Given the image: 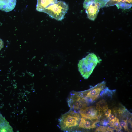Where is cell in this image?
<instances>
[{
    "mask_svg": "<svg viewBox=\"0 0 132 132\" xmlns=\"http://www.w3.org/2000/svg\"><path fill=\"white\" fill-rule=\"evenodd\" d=\"M122 127H123L125 130L128 131V123L127 120H123L120 122L119 129H122Z\"/></svg>",
    "mask_w": 132,
    "mask_h": 132,
    "instance_id": "obj_15",
    "label": "cell"
},
{
    "mask_svg": "<svg viewBox=\"0 0 132 132\" xmlns=\"http://www.w3.org/2000/svg\"><path fill=\"white\" fill-rule=\"evenodd\" d=\"M94 2H96L95 0H85L83 3L84 8L86 9L91 4Z\"/></svg>",
    "mask_w": 132,
    "mask_h": 132,
    "instance_id": "obj_17",
    "label": "cell"
},
{
    "mask_svg": "<svg viewBox=\"0 0 132 132\" xmlns=\"http://www.w3.org/2000/svg\"><path fill=\"white\" fill-rule=\"evenodd\" d=\"M96 108L102 115L105 113L108 109L107 104L103 99L100 100L96 103Z\"/></svg>",
    "mask_w": 132,
    "mask_h": 132,
    "instance_id": "obj_12",
    "label": "cell"
},
{
    "mask_svg": "<svg viewBox=\"0 0 132 132\" xmlns=\"http://www.w3.org/2000/svg\"><path fill=\"white\" fill-rule=\"evenodd\" d=\"M79 111L83 117L92 120L96 123L99 121V119L102 115L94 106L86 107Z\"/></svg>",
    "mask_w": 132,
    "mask_h": 132,
    "instance_id": "obj_6",
    "label": "cell"
},
{
    "mask_svg": "<svg viewBox=\"0 0 132 132\" xmlns=\"http://www.w3.org/2000/svg\"><path fill=\"white\" fill-rule=\"evenodd\" d=\"M80 120L79 114L70 109L62 114L59 119L58 126L63 131L73 132L78 126Z\"/></svg>",
    "mask_w": 132,
    "mask_h": 132,
    "instance_id": "obj_1",
    "label": "cell"
},
{
    "mask_svg": "<svg viewBox=\"0 0 132 132\" xmlns=\"http://www.w3.org/2000/svg\"><path fill=\"white\" fill-rule=\"evenodd\" d=\"M78 124V127L85 129H90L96 127V123L91 119L82 117L80 120Z\"/></svg>",
    "mask_w": 132,
    "mask_h": 132,
    "instance_id": "obj_9",
    "label": "cell"
},
{
    "mask_svg": "<svg viewBox=\"0 0 132 132\" xmlns=\"http://www.w3.org/2000/svg\"><path fill=\"white\" fill-rule=\"evenodd\" d=\"M115 5L118 9H129L132 6L131 3H127L121 2H117Z\"/></svg>",
    "mask_w": 132,
    "mask_h": 132,
    "instance_id": "obj_13",
    "label": "cell"
},
{
    "mask_svg": "<svg viewBox=\"0 0 132 132\" xmlns=\"http://www.w3.org/2000/svg\"><path fill=\"white\" fill-rule=\"evenodd\" d=\"M110 0H95V1L99 4L100 8H101L105 7Z\"/></svg>",
    "mask_w": 132,
    "mask_h": 132,
    "instance_id": "obj_16",
    "label": "cell"
},
{
    "mask_svg": "<svg viewBox=\"0 0 132 132\" xmlns=\"http://www.w3.org/2000/svg\"><path fill=\"white\" fill-rule=\"evenodd\" d=\"M119 119L115 117L114 119L110 121L108 124L111 127L113 128H119Z\"/></svg>",
    "mask_w": 132,
    "mask_h": 132,
    "instance_id": "obj_14",
    "label": "cell"
},
{
    "mask_svg": "<svg viewBox=\"0 0 132 132\" xmlns=\"http://www.w3.org/2000/svg\"><path fill=\"white\" fill-rule=\"evenodd\" d=\"M12 132V129L1 114L0 113V132Z\"/></svg>",
    "mask_w": 132,
    "mask_h": 132,
    "instance_id": "obj_11",
    "label": "cell"
},
{
    "mask_svg": "<svg viewBox=\"0 0 132 132\" xmlns=\"http://www.w3.org/2000/svg\"><path fill=\"white\" fill-rule=\"evenodd\" d=\"M68 9V5L65 2L57 1L47 7L42 12L47 13L52 18L61 21L64 18Z\"/></svg>",
    "mask_w": 132,
    "mask_h": 132,
    "instance_id": "obj_3",
    "label": "cell"
},
{
    "mask_svg": "<svg viewBox=\"0 0 132 132\" xmlns=\"http://www.w3.org/2000/svg\"><path fill=\"white\" fill-rule=\"evenodd\" d=\"M57 1V0H37L36 10L38 11L42 12L47 7L54 4Z\"/></svg>",
    "mask_w": 132,
    "mask_h": 132,
    "instance_id": "obj_10",
    "label": "cell"
},
{
    "mask_svg": "<svg viewBox=\"0 0 132 132\" xmlns=\"http://www.w3.org/2000/svg\"><path fill=\"white\" fill-rule=\"evenodd\" d=\"M4 46V43L2 40L0 38V51Z\"/></svg>",
    "mask_w": 132,
    "mask_h": 132,
    "instance_id": "obj_19",
    "label": "cell"
},
{
    "mask_svg": "<svg viewBox=\"0 0 132 132\" xmlns=\"http://www.w3.org/2000/svg\"><path fill=\"white\" fill-rule=\"evenodd\" d=\"M108 127L103 126H100L96 129V132H108Z\"/></svg>",
    "mask_w": 132,
    "mask_h": 132,
    "instance_id": "obj_18",
    "label": "cell"
},
{
    "mask_svg": "<svg viewBox=\"0 0 132 132\" xmlns=\"http://www.w3.org/2000/svg\"><path fill=\"white\" fill-rule=\"evenodd\" d=\"M100 8L99 4L96 2L91 4L86 10L88 19L94 21L98 13Z\"/></svg>",
    "mask_w": 132,
    "mask_h": 132,
    "instance_id": "obj_7",
    "label": "cell"
},
{
    "mask_svg": "<svg viewBox=\"0 0 132 132\" xmlns=\"http://www.w3.org/2000/svg\"><path fill=\"white\" fill-rule=\"evenodd\" d=\"M99 61L97 55L93 53L89 54L79 61L78 64V70L85 79L89 77Z\"/></svg>",
    "mask_w": 132,
    "mask_h": 132,
    "instance_id": "obj_2",
    "label": "cell"
},
{
    "mask_svg": "<svg viewBox=\"0 0 132 132\" xmlns=\"http://www.w3.org/2000/svg\"><path fill=\"white\" fill-rule=\"evenodd\" d=\"M106 87V82L103 81L88 90L80 92L88 103L93 102L100 95L101 96L102 91Z\"/></svg>",
    "mask_w": 132,
    "mask_h": 132,
    "instance_id": "obj_5",
    "label": "cell"
},
{
    "mask_svg": "<svg viewBox=\"0 0 132 132\" xmlns=\"http://www.w3.org/2000/svg\"><path fill=\"white\" fill-rule=\"evenodd\" d=\"M17 0H0V10L8 12L15 8Z\"/></svg>",
    "mask_w": 132,
    "mask_h": 132,
    "instance_id": "obj_8",
    "label": "cell"
},
{
    "mask_svg": "<svg viewBox=\"0 0 132 132\" xmlns=\"http://www.w3.org/2000/svg\"><path fill=\"white\" fill-rule=\"evenodd\" d=\"M70 109L75 112L86 107L88 104L82 96L80 92H71L67 100Z\"/></svg>",
    "mask_w": 132,
    "mask_h": 132,
    "instance_id": "obj_4",
    "label": "cell"
}]
</instances>
